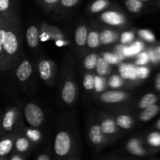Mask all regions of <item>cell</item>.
<instances>
[{
  "label": "cell",
  "mask_w": 160,
  "mask_h": 160,
  "mask_svg": "<svg viewBox=\"0 0 160 160\" xmlns=\"http://www.w3.org/2000/svg\"><path fill=\"white\" fill-rule=\"evenodd\" d=\"M22 23L17 10L0 14V72L13 70L21 59Z\"/></svg>",
  "instance_id": "6da1fadb"
},
{
  "label": "cell",
  "mask_w": 160,
  "mask_h": 160,
  "mask_svg": "<svg viewBox=\"0 0 160 160\" xmlns=\"http://www.w3.org/2000/svg\"><path fill=\"white\" fill-rule=\"evenodd\" d=\"M53 150L58 159H78L74 156L78 150L75 134L67 128L59 129L55 137Z\"/></svg>",
  "instance_id": "7a4b0ae2"
},
{
  "label": "cell",
  "mask_w": 160,
  "mask_h": 160,
  "mask_svg": "<svg viewBox=\"0 0 160 160\" xmlns=\"http://www.w3.org/2000/svg\"><path fill=\"white\" fill-rule=\"evenodd\" d=\"M59 95L61 101L67 106H72L78 97V87L74 77V70L69 59L65 61L62 76L59 81Z\"/></svg>",
  "instance_id": "3957f363"
},
{
  "label": "cell",
  "mask_w": 160,
  "mask_h": 160,
  "mask_svg": "<svg viewBox=\"0 0 160 160\" xmlns=\"http://www.w3.org/2000/svg\"><path fill=\"white\" fill-rule=\"evenodd\" d=\"M23 117L19 106H9L1 116L0 136L8 134H18L24 129Z\"/></svg>",
  "instance_id": "277c9868"
},
{
  "label": "cell",
  "mask_w": 160,
  "mask_h": 160,
  "mask_svg": "<svg viewBox=\"0 0 160 160\" xmlns=\"http://www.w3.org/2000/svg\"><path fill=\"white\" fill-rule=\"evenodd\" d=\"M88 138L95 151H100L106 145L110 144L107 138L102 131L98 120H92V121L89 123L88 128Z\"/></svg>",
  "instance_id": "5b68a950"
},
{
  "label": "cell",
  "mask_w": 160,
  "mask_h": 160,
  "mask_svg": "<svg viewBox=\"0 0 160 160\" xmlns=\"http://www.w3.org/2000/svg\"><path fill=\"white\" fill-rule=\"evenodd\" d=\"M39 33L40 39L42 41H54L59 46L67 45L69 44V41L67 40L65 34L62 33L59 28L53 25L48 24L45 22H42L39 24Z\"/></svg>",
  "instance_id": "8992f818"
},
{
  "label": "cell",
  "mask_w": 160,
  "mask_h": 160,
  "mask_svg": "<svg viewBox=\"0 0 160 160\" xmlns=\"http://www.w3.org/2000/svg\"><path fill=\"white\" fill-rule=\"evenodd\" d=\"M38 72L42 81L47 86H53L56 83L57 67L50 59L42 58L38 62Z\"/></svg>",
  "instance_id": "52a82bcc"
},
{
  "label": "cell",
  "mask_w": 160,
  "mask_h": 160,
  "mask_svg": "<svg viewBox=\"0 0 160 160\" xmlns=\"http://www.w3.org/2000/svg\"><path fill=\"white\" fill-rule=\"evenodd\" d=\"M25 120L31 128H38L43 124L45 114L42 108L34 102H28L23 108Z\"/></svg>",
  "instance_id": "ba28073f"
},
{
  "label": "cell",
  "mask_w": 160,
  "mask_h": 160,
  "mask_svg": "<svg viewBox=\"0 0 160 160\" xmlns=\"http://www.w3.org/2000/svg\"><path fill=\"white\" fill-rule=\"evenodd\" d=\"M98 123L102 131L110 144L121 136V129L116 123L112 115L103 114L100 117Z\"/></svg>",
  "instance_id": "9c48e42d"
},
{
  "label": "cell",
  "mask_w": 160,
  "mask_h": 160,
  "mask_svg": "<svg viewBox=\"0 0 160 160\" xmlns=\"http://www.w3.org/2000/svg\"><path fill=\"white\" fill-rule=\"evenodd\" d=\"M131 98V95L128 92L118 89L104 91L98 96L100 102L104 104H120L127 102Z\"/></svg>",
  "instance_id": "30bf717a"
},
{
  "label": "cell",
  "mask_w": 160,
  "mask_h": 160,
  "mask_svg": "<svg viewBox=\"0 0 160 160\" xmlns=\"http://www.w3.org/2000/svg\"><path fill=\"white\" fill-rule=\"evenodd\" d=\"M100 20L105 24L115 28H122L127 24L126 15L116 9H106L102 12Z\"/></svg>",
  "instance_id": "8fae6325"
},
{
  "label": "cell",
  "mask_w": 160,
  "mask_h": 160,
  "mask_svg": "<svg viewBox=\"0 0 160 160\" xmlns=\"http://www.w3.org/2000/svg\"><path fill=\"white\" fill-rule=\"evenodd\" d=\"M14 70L17 81L23 86L27 85L33 74L32 62L28 58H23L21 56L20 62H18Z\"/></svg>",
  "instance_id": "7c38bea8"
},
{
  "label": "cell",
  "mask_w": 160,
  "mask_h": 160,
  "mask_svg": "<svg viewBox=\"0 0 160 160\" xmlns=\"http://www.w3.org/2000/svg\"><path fill=\"white\" fill-rule=\"evenodd\" d=\"M18 134H8L0 136V160H8V156L13 150L14 141Z\"/></svg>",
  "instance_id": "4fadbf2b"
},
{
  "label": "cell",
  "mask_w": 160,
  "mask_h": 160,
  "mask_svg": "<svg viewBox=\"0 0 160 160\" xmlns=\"http://www.w3.org/2000/svg\"><path fill=\"white\" fill-rule=\"evenodd\" d=\"M34 144L23 132L19 133L14 141L13 150L12 151L28 156L33 149Z\"/></svg>",
  "instance_id": "5bb4252c"
},
{
  "label": "cell",
  "mask_w": 160,
  "mask_h": 160,
  "mask_svg": "<svg viewBox=\"0 0 160 160\" xmlns=\"http://www.w3.org/2000/svg\"><path fill=\"white\" fill-rule=\"evenodd\" d=\"M39 28L36 25L28 27L26 31V41L28 46L31 48H37L40 43Z\"/></svg>",
  "instance_id": "9a60e30c"
},
{
  "label": "cell",
  "mask_w": 160,
  "mask_h": 160,
  "mask_svg": "<svg viewBox=\"0 0 160 160\" xmlns=\"http://www.w3.org/2000/svg\"><path fill=\"white\" fill-rule=\"evenodd\" d=\"M88 28L85 24H79L74 33V42L79 48H83L87 44Z\"/></svg>",
  "instance_id": "2e32d148"
},
{
  "label": "cell",
  "mask_w": 160,
  "mask_h": 160,
  "mask_svg": "<svg viewBox=\"0 0 160 160\" xmlns=\"http://www.w3.org/2000/svg\"><path fill=\"white\" fill-rule=\"evenodd\" d=\"M117 126L122 130H130L133 128L134 123V118L127 113H119L112 115Z\"/></svg>",
  "instance_id": "e0dca14e"
},
{
  "label": "cell",
  "mask_w": 160,
  "mask_h": 160,
  "mask_svg": "<svg viewBox=\"0 0 160 160\" xmlns=\"http://www.w3.org/2000/svg\"><path fill=\"white\" fill-rule=\"evenodd\" d=\"M126 149L130 154L136 156H143L146 153L142 142L138 138H131L128 140L126 144Z\"/></svg>",
  "instance_id": "ac0fdd59"
},
{
  "label": "cell",
  "mask_w": 160,
  "mask_h": 160,
  "mask_svg": "<svg viewBox=\"0 0 160 160\" xmlns=\"http://www.w3.org/2000/svg\"><path fill=\"white\" fill-rule=\"evenodd\" d=\"M120 34L117 31L114 30L103 29L99 32V39L101 45H110V44L115 43L119 39Z\"/></svg>",
  "instance_id": "d6986e66"
},
{
  "label": "cell",
  "mask_w": 160,
  "mask_h": 160,
  "mask_svg": "<svg viewBox=\"0 0 160 160\" xmlns=\"http://www.w3.org/2000/svg\"><path fill=\"white\" fill-rule=\"evenodd\" d=\"M81 1V0H59L53 11L58 14L67 13L69 11L76 7Z\"/></svg>",
  "instance_id": "ffe728a7"
},
{
  "label": "cell",
  "mask_w": 160,
  "mask_h": 160,
  "mask_svg": "<svg viewBox=\"0 0 160 160\" xmlns=\"http://www.w3.org/2000/svg\"><path fill=\"white\" fill-rule=\"evenodd\" d=\"M87 46L90 49H95L101 45L99 39V31L95 28L88 29L87 38Z\"/></svg>",
  "instance_id": "44dd1931"
},
{
  "label": "cell",
  "mask_w": 160,
  "mask_h": 160,
  "mask_svg": "<svg viewBox=\"0 0 160 160\" xmlns=\"http://www.w3.org/2000/svg\"><path fill=\"white\" fill-rule=\"evenodd\" d=\"M95 70H96L97 75L106 77L109 75L111 72L110 64L108 62V61L102 56H100L98 58Z\"/></svg>",
  "instance_id": "7402d4cb"
},
{
  "label": "cell",
  "mask_w": 160,
  "mask_h": 160,
  "mask_svg": "<svg viewBox=\"0 0 160 160\" xmlns=\"http://www.w3.org/2000/svg\"><path fill=\"white\" fill-rule=\"evenodd\" d=\"M110 4L109 0H94L89 6L88 11L90 13H99L107 9Z\"/></svg>",
  "instance_id": "603a6c76"
},
{
  "label": "cell",
  "mask_w": 160,
  "mask_h": 160,
  "mask_svg": "<svg viewBox=\"0 0 160 160\" xmlns=\"http://www.w3.org/2000/svg\"><path fill=\"white\" fill-rule=\"evenodd\" d=\"M119 70L121 73V77L124 80H135L138 78L136 74V68L132 65L126 63L120 64Z\"/></svg>",
  "instance_id": "cb8c5ba5"
},
{
  "label": "cell",
  "mask_w": 160,
  "mask_h": 160,
  "mask_svg": "<svg viewBox=\"0 0 160 160\" xmlns=\"http://www.w3.org/2000/svg\"><path fill=\"white\" fill-rule=\"evenodd\" d=\"M159 112V106H156L154 104L151 106H148V107L144 109L143 111L139 114V120L143 122L148 121V120H152L153 117H156Z\"/></svg>",
  "instance_id": "d4e9b609"
},
{
  "label": "cell",
  "mask_w": 160,
  "mask_h": 160,
  "mask_svg": "<svg viewBox=\"0 0 160 160\" xmlns=\"http://www.w3.org/2000/svg\"><path fill=\"white\" fill-rule=\"evenodd\" d=\"M23 133L31 140V142L34 144V145H37L42 140V134L40 131L35 128H24Z\"/></svg>",
  "instance_id": "484cf974"
},
{
  "label": "cell",
  "mask_w": 160,
  "mask_h": 160,
  "mask_svg": "<svg viewBox=\"0 0 160 160\" xmlns=\"http://www.w3.org/2000/svg\"><path fill=\"white\" fill-rule=\"evenodd\" d=\"M98 55L96 52H91L88 54L83 59V67L88 71L95 70L98 60Z\"/></svg>",
  "instance_id": "4316f807"
},
{
  "label": "cell",
  "mask_w": 160,
  "mask_h": 160,
  "mask_svg": "<svg viewBox=\"0 0 160 160\" xmlns=\"http://www.w3.org/2000/svg\"><path fill=\"white\" fill-rule=\"evenodd\" d=\"M158 98L156 95L152 93H148L144 95L142 98L140 99L138 102V107L140 109H144L145 108L151 106L152 105L156 104L157 102Z\"/></svg>",
  "instance_id": "83f0119b"
},
{
  "label": "cell",
  "mask_w": 160,
  "mask_h": 160,
  "mask_svg": "<svg viewBox=\"0 0 160 160\" xmlns=\"http://www.w3.org/2000/svg\"><path fill=\"white\" fill-rule=\"evenodd\" d=\"M83 87L87 92H93L95 88V74L91 71L87 72L83 77Z\"/></svg>",
  "instance_id": "f1b7e54d"
},
{
  "label": "cell",
  "mask_w": 160,
  "mask_h": 160,
  "mask_svg": "<svg viewBox=\"0 0 160 160\" xmlns=\"http://www.w3.org/2000/svg\"><path fill=\"white\" fill-rule=\"evenodd\" d=\"M143 2L141 0H126L125 6L129 12L136 13L139 12L143 8Z\"/></svg>",
  "instance_id": "f546056e"
},
{
  "label": "cell",
  "mask_w": 160,
  "mask_h": 160,
  "mask_svg": "<svg viewBox=\"0 0 160 160\" xmlns=\"http://www.w3.org/2000/svg\"><path fill=\"white\" fill-rule=\"evenodd\" d=\"M16 10L14 0H0V14H8Z\"/></svg>",
  "instance_id": "4dcf8cb0"
},
{
  "label": "cell",
  "mask_w": 160,
  "mask_h": 160,
  "mask_svg": "<svg viewBox=\"0 0 160 160\" xmlns=\"http://www.w3.org/2000/svg\"><path fill=\"white\" fill-rule=\"evenodd\" d=\"M107 85L112 89H117L124 85V79L119 75H112L107 81Z\"/></svg>",
  "instance_id": "1f68e13d"
},
{
  "label": "cell",
  "mask_w": 160,
  "mask_h": 160,
  "mask_svg": "<svg viewBox=\"0 0 160 160\" xmlns=\"http://www.w3.org/2000/svg\"><path fill=\"white\" fill-rule=\"evenodd\" d=\"M106 84H107V82H106L105 77L95 75V88H94V91L96 93H101V92H104Z\"/></svg>",
  "instance_id": "d6a6232c"
},
{
  "label": "cell",
  "mask_w": 160,
  "mask_h": 160,
  "mask_svg": "<svg viewBox=\"0 0 160 160\" xmlns=\"http://www.w3.org/2000/svg\"><path fill=\"white\" fill-rule=\"evenodd\" d=\"M59 0H36L41 7L46 12H50L53 10Z\"/></svg>",
  "instance_id": "836d02e7"
},
{
  "label": "cell",
  "mask_w": 160,
  "mask_h": 160,
  "mask_svg": "<svg viewBox=\"0 0 160 160\" xmlns=\"http://www.w3.org/2000/svg\"><path fill=\"white\" fill-rule=\"evenodd\" d=\"M135 38V34H134V31H125L120 34V43L123 45H128L133 42Z\"/></svg>",
  "instance_id": "e575fe53"
},
{
  "label": "cell",
  "mask_w": 160,
  "mask_h": 160,
  "mask_svg": "<svg viewBox=\"0 0 160 160\" xmlns=\"http://www.w3.org/2000/svg\"><path fill=\"white\" fill-rule=\"evenodd\" d=\"M138 34L139 37L142 39H143L144 41H146L148 42H153L156 40V38L155 35L153 34V33L152 31H150L149 30L147 29H141L138 31Z\"/></svg>",
  "instance_id": "d590c367"
},
{
  "label": "cell",
  "mask_w": 160,
  "mask_h": 160,
  "mask_svg": "<svg viewBox=\"0 0 160 160\" xmlns=\"http://www.w3.org/2000/svg\"><path fill=\"white\" fill-rule=\"evenodd\" d=\"M129 48L130 52H131V55L132 56L134 55L140 53L141 51L144 48V45L142 42H135L130 45Z\"/></svg>",
  "instance_id": "8d00e7d4"
},
{
  "label": "cell",
  "mask_w": 160,
  "mask_h": 160,
  "mask_svg": "<svg viewBox=\"0 0 160 160\" xmlns=\"http://www.w3.org/2000/svg\"><path fill=\"white\" fill-rule=\"evenodd\" d=\"M148 142L152 146H160V134L152 133L148 137Z\"/></svg>",
  "instance_id": "74e56055"
},
{
  "label": "cell",
  "mask_w": 160,
  "mask_h": 160,
  "mask_svg": "<svg viewBox=\"0 0 160 160\" xmlns=\"http://www.w3.org/2000/svg\"><path fill=\"white\" fill-rule=\"evenodd\" d=\"M124 46L125 45L120 43V45H116L113 48V53L120 61L125 59L124 56H123V48H124Z\"/></svg>",
  "instance_id": "f35d334b"
},
{
  "label": "cell",
  "mask_w": 160,
  "mask_h": 160,
  "mask_svg": "<svg viewBox=\"0 0 160 160\" xmlns=\"http://www.w3.org/2000/svg\"><path fill=\"white\" fill-rule=\"evenodd\" d=\"M136 74L138 78H146L149 75V70L145 67H138L136 68Z\"/></svg>",
  "instance_id": "ab89813d"
},
{
  "label": "cell",
  "mask_w": 160,
  "mask_h": 160,
  "mask_svg": "<svg viewBox=\"0 0 160 160\" xmlns=\"http://www.w3.org/2000/svg\"><path fill=\"white\" fill-rule=\"evenodd\" d=\"M102 56L108 61V62L109 64H117L118 62H120V59L115 56V54L113 52H106L104 53V55Z\"/></svg>",
  "instance_id": "60d3db41"
},
{
  "label": "cell",
  "mask_w": 160,
  "mask_h": 160,
  "mask_svg": "<svg viewBox=\"0 0 160 160\" xmlns=\"http://www.w3.org/2000/svg\"><path fill=\"white\" fill-rule=\"evenodd\" d=\"M148 60H149L148 55L145 52H142L138 55V59L136 60L135 63L138 66H143L146 64L148 62Z\"/></svg>",
  "instance_id": "b9f144b4"
},
{
  "label": "cell",
  "mask_w": 160,
  "mask_h": 160,
  "mask_svg": "<svg viewBox=\"0 0 160 160\" xmlns=\"http://www.w3.org/2000/svg\"><path fill=\"white\" fill-rule=\"evenodd\" d=\"M27 159H28V156L14 151H12L8 156V160H26Z\"/></svg>",
  "instance_id": "7bdbcfd3"
},
{
  "label": "cell",
  "mask_w": 160,
  "mask_h": 160,
  "mask_svg": "<svg viewBox=\"0 0 160 160\" xmlns=\"http://www.w3.org/2000/svg\"><path fill=\"white\" fill-rule=\"evenodd\" d=\"M37 160H51L52 157L49 154L46 152H42L41 154H39V156H38L36 157Z\"/></svg>",
  "instance_id": "ee69618b"
},
{
  "label": "cell",
  "mask_w": 160,
  "mask_h": 160,
  "mask_svg": "<svg viewBox=\"0 0 160 160\" xmlns=\"http://www.w3.org/2000/svg\"><path fill=\"white\" fill-rule=\"evenodd\" d=\"M155 88L158 92H160V73L156 75L155 79Z\"/></svg>",
  "instance_id": "f6af8a7d"
},
{
  "label": "cell",
  "mask_w": 160,
  "mask_h": 160,
  "mask_svg": "<svg viewBox=\"0 0 160 160\" xmlns=\"http://www.w3.org/2000/svg\"><path fill=\"white\" fill-rule=\"evenodd\" d=\"M151 59H152V60L153 61V62H157V61L159 59V57H158L157 54H156V51L152 52H151Z\"/></svg>",
  "instance_id": "bcb514c9"
},
{
  "label": "cell",
  "mask_w": 160,
  "mask_h": 160,
  "mask_svg": "<svg viewBox=\"0 0 160 160\" xmlns=\"http://www.w3.org/2000/svg\"><path fill=\"white\" fill-rule=\"evenodd\" d=\"M156 54H157V56H158V57H159V59H160V46L158 47V48H156Z\"/></svg>",
  "instance_id": "7dc6e473"
},
{
  "label": "cell",
  "mask_w": 160,
  "mask_h": 160,
  "mask_svg": "<svg viewBox=\"0 0 160 160\" xmlns=\"http://www.w3.org/2000/svg\"><path fill=\"white\" fill-rule=\"evenodd\" d=\"M156 127L158 128V129L160 130V119L159 120H158L157 122H156Z\"/></svg>",
  "instance_id": "c3c4849f"
},
{
  "label": "cell",
  "mask_w": 160,
  "mask_h": 160,
  "mask_svg": "<svg viewBox=\"0 0 160 160\" xmlns=\"http://www.w3.org/2000/svg\"><path fill=\"white\" fill-rule=\"evenodd\" d=\"M0 131H1V116H0Z\"/></svg>",
  "instance_id": "681fc988"
},
{
  "label": "cell",
  "mask_w": 160,
  "mask_h": 160,
  "mask_svg": "<svg viewBox=\"0 0 160 160\" xmlns=\"http://www.w3.org/2000/svg\"><path fill=\"white\" fill-rule=\"evenodd\" d=\"M141 1H142V2H147V1H148V0H141Z\"/></svg>",
  "instance_id": "f907efd6"
}]
</instances>
